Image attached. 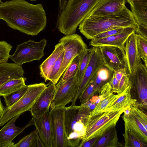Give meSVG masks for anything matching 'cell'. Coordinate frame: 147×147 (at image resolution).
I'll return each mask as SVG.
<instances>
[{
  "mask_svg": "<svg viewBox=\"0 0 147 147\" xmlns=\"http://www.w3.org/2000/svg\"><path fill=\"white\" fill-rule=\"evenodd\" d=\"M0 19L11 28L28 35L36 36L45 28L47 18L41 4L25 0H12L0 3Z\"/></svg>",
  "mask_w": 147,
  "mask_h": 147,
  "instance_id": "6da1fadb",
  "label": "cell"
},
{
  "mask_svg": "<svg viewBox=\"0 0 147 147\" xmlns=\"http://www.w3.org/2000/svg\"><path fill=\"white\" fill-rule=\"evenodd\" d=\"M137 24L131 11L126 6L118 13L91 18H84L78 26L80 32L88 39L108 30L129 27L136 28Z\"/></svg>",
  "mask_w": 147,
  "mask_h": 147,
  "instance_id": "7a4b0ae2",
  "label": "cell"
},
{
  "mask_svg": "<svg viewBox=\"0 0 147 147\" xmlns=\"http://www.w3.org/2000/svg\"><path fill=\"white\" fill-rule=\"evenodd\" d=\"M100 0H68L57 17V27L65 35L74 34L80 24Z\"/></svg>",
  "mask_w": 147,
  "mask_h": 147,
  "instance_id": "3957f363",
  "label": "cell"
},
{
  "mask_svg": "<svg viewBox=\"0 0 147 147\" xmlns=\"http://www.w3.org/2000/svg\"><path fill=\"white\" fill-rule=\"evenodd\" d=\"M88 115L87 111L80 106L65 107L64 124L68 147H79L85 133V123Z\"/></svg>",
  "mask_w": 147,
  "mask_h": 147,
  "instance_id": "277c9868",
  "label": "cell"
},
{
  "mask_svg": "<svg viewBox=\"0 0 147 147\" xmlns=\"http://www.w3.org/2000/svg\"><path fill=\"white\" fill-rule=\"evenodd\" d=\"M47 86L43 83L28 85L27 91L18 101L11 107L5 108L0 119V127L15 116L29 110Z\"/></svg>",
  "mask_w": 147,
  "mask_h": 147,
  "instance_id": "5b68a950",
  "label": "cell"
},
{
  "mask_svg": "<svg viewBox=\"0 0 147 147\" xmlns=\"http://www.w3.org/2000/svg\"><path fill=\"white\" fill-rule=\"evenodd\" d=\"M125 108L119 111H104L90 117H86V131L82 142L100 136L109 128L116 126Z\"/></svg>",
  "mask_w": 147,
  "mask_h": 147,
  "instance_id": "8992f818",
  "label": "cell"
},
{
  "mask_svg": "<svg viewBox=\"0 0 147 147\" xmlns=\"http://www.w3.org/2000/svg\"><path fill=\"white\" fill-rule=\"evenodd\" d=\"M129 85L131 98L136 100L133 106L146 111L147 67L144 64L138 65L133 74L129 76Z\"/></svg>",
  "mask_w": 147,
  "mask_h": 147,
  "instance_id": "52a82bcc",
  "label": "cell"
},
{
  "mask_svg": "<svg viewBox=\"0 0 147 147\" xmlns=\"http://www.w3.org/2000/svg\"><path fill=\"white\" fill-rule=\"evenodd\" d=\"M47 43L45 39L39 42L29 40L18 45L10 58L14 63L21 65L34 60L39 61L45 55L44 51Z\"/></svg>",
  "mask_w": 147,
  "mask_h": 147,
  "instance_id": "ba28073f",
  "label": "cell"
},
{
  "mask_svg": "<svg viewBox=\"0 0 147 147\" xmlns=\"http://www.w3.org/2000/svg\"><path fill=\"white\" fill-rule=\"evenodd\" d=\"M59 42L63 46V57L61 68L57 76V82L73 59L88 49L82 38L77 34L67 35L61 38Z\"/></svg>",
  "mask_w": 147,
  "mask_h": 147,
  "instance_id": "9c48e42d",
  "label": "cell"
},
{
  "mask_svg": "<svg viewBox=\"0 0 147 147\" xmlns=\"http://www.w3.org/2000/svg\"><path fill=\"white\" fill-rule=\"evenodd\" d=\"M79 85L76 76L55 86V94L50 108H59L65 107L72 102L76 94Z\"/></svg>",
  "mask_w": 147,
  "mask_h": 147,
  "instance_id": "30bf717a",
  "label": "cell"
},
{
  "mask_svg": "<svg viewBox=\"0 0 147 147\" xmlns=\"http://www.w3.org/2000/svg\"><path fill=\"white\" fill-rule=\"evenodd\" d=\"M104 65L99 47H93L88 63L79 85L76 96L71 102V105H75L76 100L79 99L97 71Z\"/></svg>",
  "mask_w": 147,
  "mask_h": 147,
  "instance_id": "8fae6325",
  "label": "cell"
},
{
  "mask_svg": "<svg viewBox=\"0 0 147 147\" xmlns=\"http://www.w3.org/2000/svg\"><path fill=\"white\" fill-rule=\"evenodd\" d=\"M65 107L50 108L53 135V147H68L64 124Z\"/></svg>",
  "mask_w": 147,
  "mask_h": 147,
  "instance_id": "7c38bea8",
  "label": "cell"
},
{
  "mask_svg": "<svg viewBox=\"0 0 147 147\" xmlns=\"http://www.w3.org/2000/svg\"><path fill=\"white\" fill-rule=\"evenodd\" d=\"M124 68L129 76L142 63L137 49L136 34L132 33L125 41L124 47Z\"/></svg>",
  "mask_w": 147,
  "mask_h": 147,
  "instance_id": "4fadbf2b",
  "label": "cell"
},
{
  "mask_svg": "<svg viewBox=\"0 0 147 147\" xmlns=\"http://www.w3.org/2000/svg\"><path fill=\"white\" fill-rule=\"evenodd\" d=\"M32 118L33 125L45 147H53V135L49 109L39 117Z\"/></svg>",
  "mask_w": 147,
  "mask_h": 147,
  "instance_id": "5bb4252c",
  "label": "cell"
},
{
  "mask_svg": "<svg viewBox=\"0 0 147 147\" xmlns=\"http://www.w3.org/2000/svg\"><path fill=\"white\" fill-rule=\"evenodd\" d=\"M126 0H100L85 17L91 18L120 12L124 9Z\"/></svg>",
  "mask_w": 147,
  "mask_h": 147,
  "instance_id": "9a60e30c",
  "label": "cell"
},
{
  "mask_svg": "<svg viewBox=\"0 0 147 147\" xmlns=\"http://www.w3.org/2000/svg\"><path fill=\"white\" fill-rule=\"evenodd\" d=\"M132 27L125 28L121 33L107 37L90 40L89 45L93 47L111 46L117 47L121 51L123 57L124 44L129 37L135 32Z\"/></svg>",
  "mask_w": 147,
  "mask_h": 147,
  "instance_id": "2e32d148",
  "label": "cell"
},
{
  "mask_svg": "<svg viewBox=\"0 0 147 147\" xmlns=\"http://www.w3.org/2000/svg\"><path fill=\"white\" fill-rule=\"evenodd\" d=\"M21 114L17 115L11 119L0 130V147H11L14 143L12 140L28 127L33 125V119L28 124L22 127H17L15 122Z\"/></svg>",
  "mask_w": 147,
  "mask_h": 147,
  "instance_id": "e0dca14e",
  "label": "cell"
},
{
  "mask_svg": "<svg viewBox=\"0 0 147 147\" xmlns=\"http://www.w3.org/2000/svg\"><path fill=\"white\" fill-rule=\"evenodd\" d=\"M99 47L105 66L113 71L124 67L123 55L120 49L111 46Z\"/></svg>",
  "mask_w": 147,
  "mask_h": 147,
  "instance_id": "ac0fdd59",
  "label": "cell"
},
{
  "mask_svg": "<svg viewBox=\"0 0 147 147\" xmlns=\"http://www.w3.org/2000/svg\"><path fill=\"white\" fill-rule=\"evenodd\" d=\"M55 86L52 83L49 84L38 98L29 110L32 117H38L49 109L55 94Z\"/></svg>",
  "mask_w": 147,
  "mask_h": 147,
  "instance_id": "d6986e66",
  "label": "cell"
},
{
  "mask_svg": "<svg viewBox=\"0 0 147 147\" xmlns=\"http://www.w3.org/2000/svg\"><path fill=\"white\" fill-rule=\"evenodd\" d=\"M64 51L63 46L59 42L55 46L54 50L39 67L40 74L45 82L48 78L52 68L56 60Z\"/></svg>",
  "mask_w": 147,
  "mask_h": 147,
  "instance_id": "ffe728a7",
  "label": "cell"
},
{
  "mask_svg": "<svg viewBox=\"0 0 147 147\" xmlns=\"http://www.w3.org/2000/svg\"><path fill=\"white\" fill-rule=\"evenodd\" d=\"M136 100L131 98L129 86L106 108L104 111H121L127 106H133Z\"/></svg>",
  "mask_w": 147,
  "mask_h": 147,
  "instance_id": "44dd1931",
  "label": "cell"
},
{
  "mask_svg": "<svg viewBox=\"0 0 147 147\" xmlns=\"http://www.w3.org/2000/svg\"><path fill=\"white\" fill-rule=\"evenodd\" d=\"M130 5L137 24L147 27V0H133Z\"/></svg>",
  "mask_w": 147,
  "mask_h": 147,
  "instance_id": "7402d4cb",
  "label": "cell"
},
{
  "mask_svg": "<svg viewBox=\"0 0 147 147\" xmlns=\"http://www.w3.org/2000/svg\"><path fill=\"white\" fill-rule=\"evenodd\" d=\"M122 117L125 124L139 138L147 143V129L131 111L128 116L123 115Z\"/></svg>",
  "mask_w": 147,
  "mask_h": 147,
  "instance_id": "603a6c76",
  "label": "cell"
},
{
  "mask_svg": "<svg viewBox=\"0 0 147 147\" xmlns=\"http://www.w3.org/2000/svg\"><path fill=\"white\" fill-rule=\"evenodd\" d=\"M115 126L110 128L100 136L93 147L123 146L119 142Z\"/></svg>",
  "mask_w": 147,
  "mask_h": 147,
  "instance_id": "cb8c5ba5",
  "label": "cell"
},
{
  "mask_svg": "<svg viewBox=\"0 0 147 147\" xmlns=\"http://www.w3.org/2000/svg\"><path fill=\"white\" fill-rule=\"evenodd\" d=\"M26 80L23 76L9 80L0 87V96L7 95L20 89L26 85Z\"/></svg>",
  "mask_w": 147,
  "mask_h": 147,
  "instance_id": "d4e9b609",
  "label": "cell"
},
{
  "mask_svg": "<svg viewBox=\"0 0 147 147\" xmlns=\"http://www.w3.org/2000/svg\"><path fill=\"white\" fill-rule=\"evenodd\" d=\"M113 72L104 65L97 71L94 77V82L98 93L102 86L109 82Z\"/></svg>",
  "mask_w": 147,
  "mask_h": 147,
  "instance_id": "484cf974",
  "label": "cell"
},
{
  "mask_svg": "<svg viewBox=\"0 0 147 147\" xmlns=\"http://www.w3.org/2000/svg\"><path fill=\"white\" fill-rule=\"evenodd\" d=\"M125 132L123 134L125 143L124 147H147V143L135 134L125 124Z\"/></svg>",
  "mask_w": 147,
  "mask_h": 147,
  "instance_id": "4316f807",
  "label": "cell"
},
{
  "mask_svg": "<svg viewBox=\"0 0 147 147\" xmlns=\"http://www.w3.org/2000/svg\"><path fill=\"white\" fill-rule=\"evenodd\" d=\"M92 49V47L88 49L79 55L80 62L76 76L80 84L87 66Z\"/></svg>",
  "mask_w": 147,
  "mask_h": 147,
  "instance_id": "83f0119b",
  "label": "cell"
},
{
  "mask_svg": "<svg viewBox=\"0 0 147 147\" xmlns=\"http://www.w3.org/2000/svg\"><path fill=\"white\" fill-rule=\"evenodd\" d=\"M118 96L119 94H115L113 93L107 97L103 98L97 104L94 109L87 117H90L104 112L107 107L114 101Z\"/></svg>",
  "mask_w": 147,
  "mask_h": 147,
  "instance_id": "f1b7e54d",
  "label": "cell"
},
{
  "mask_svg": "<svg viewBox=\"0 0 147 147\" xmlns=\"http://www.w3.org/2000/svg\"><path fill=\"white\" fill-rule=\"evenodd\" d=\"M80 62L79 55L75 57L67 66L58 83H62L76 76Z\"/></svg>",
  "mask_w": 147,
  "mask_h": 147,
  "instance_id": "f546056e",
  "label": "cell"
},
{
  "mask_svg": "<svg viewBox=\"0 0 147 147\" xmlns=\"http://www.w3.org/2000/svg\"><path fill=\"white\" fill-rule=\"evenodd\" d=\"M136 45L139 56L147 67V38L136 34Z\"/></svg>",
  "mask_w": 147,
  "mask_h": 147,
  "instance_id": "4dcf8cb0",
  "label": "cell"
},
{
  "mask_svg": "<svg viewBox=\"0 0 147 147\" xmlns=\"http://www.w3.org/2000/svg\"><path fill=\"white\" fill-rule=\"evenodd\" d=\"M28 88V85H26L20 89L3 96L6 107H11L18 101L24 94Z\"/></svg>",
  "mask_w": 147,
  "mask_h": 147,
  "instance_id": "1f68e13d",
  "label": "cell"
},
{
  "mask_svg": "<svg viewBox=\"0 0 147 147\" xmlns=\"http://www.w3.org/2000/svg\"><path fill=\"white\" fill-rule=\"evenodd\" d=\"M11 147H37L35 130L24 137L16 144L13 143Z\"/></svg>",
  "mask_w": 147,
  "mask_h": 147,
  "instance_id": "d6a6232c",
  "label": "cell"
},
{
  "mask_svg": "<svg viewBox=\"0 0 147 147\" xmlns=\"http://www.w3.org/2000/svg\"><path fill=\"white\" fill-rule=\"evenodd\" d=\"M94 79V77L79 98L81 105L88 101L96 94H99L95 86Z\"/></svg>",
  "mask_w": 147,
  "mask_h": 147,
  "instance_id": "836d02e7",
  "label": "cell"
},
{
  "mask_svg": "<svg viewBox=\"0 0 147 147\" xmlns=\"http://www.w3.org/2000/svg\"><path fill=\"white\" fill-rule=\"evenodd\" d=\"M12 46L6 41L0 40V64L7 62Z\"/></svg>",
  "mask_w": 147,
  "mask_h": 147,
  "instance_id": "e575fe53",
  "label": "cell"
},
{
  "mask_svg": "<svg viewBox=\"0 0 147 147\" xmlns=\"http://www.w3.org/2000/svg\"><path fill=\"white\" fill-rule=\"evenodd\" d=\"M63 57V52L57 59L53 66L49 77L48 80L55 85L57 82L56 80V77L61 68Z\"/></svg>",
  "mask_w": 147,
  "mask_h": 147,
  "instance_id": "d590c367",
  "label": "cell"
},
{
  "mask_svg": "<svg viewBox=\"0 0 147 147\" xmlns=\"http://www.w3.org/2000/svg\"><path fill=\"white\" fill-rule=\"evenodd\" d=\"M14 78L11 70L7 66L0 64V87L9 80Z\"/></svg>",
  "mask_w": 147,
  "mask_h": 147,
  "instance_id": "8d00e7d4",
  "label": "cell"
},
{
  "mask_svg": "<svg viewBox=\"0 0 147 147\" xmlns=\"http://www.w3.org/2000/svg\"><path fill=\"white\" fill-rule=\"evenodd\" d=\"M131 111L147 129V116L144 111L134 106H131Z\"/></svg>",
  "mask_w": 147,
  "mask_h": 147,
  "instance_id": "74e56055",
  "label": "cell"
},
{
  "mask_svg": "<svg viewBox=\"0 0 147 147\" xmlns=\"http://www.w3.org/2000/svg\"><path fill=\"white\" fill-rule=\"evenodd\" d=\"M129 76L127 72L124 74L119 82L117 94L122 92L129 86Z\"/></svg>",
  "mask_w": 147,
  "mask_h": 147,
  "instance_id": "f35d334b",
  "label": "cell"
},
{
  "mask_svg": "<svg viewBox=\"0 0 147 147\" xmlns=\"http://www.w3.org/2000/svg\"><path fill=\"white\" fill-rule=\"evenodd\" d=\"M125 28H119L108 30L98 35L94 39H100L120 33L123 31Z\"/></svg>",
  "mask_w": 147,
  "mask_h": 147,
  "instance_id": "ab89813d",
  "label": "cell"
},
{
  "mask_svg": "<svg viewBox=\"0 0 147 147\" xmlns=\"http://www.w3.org/2000/svg\"><path fill=\"white\" fill-rule=\"evenodd\" d=\"M113 93L109 82L103 85L100 89L99 95L102 96L103 98H105Z\"/></svg>",
  "mask_w": 147,
  "mask_h": 147,
  "instance_id": "60d3db41",
  "label": "cell"
},
{
  "mask_svg": "<svg viewBox=\"0 0 147 147\" xmlns=\"http://www.w3.org/2000/svg\"><path fill=\"white\" fill-rule=\"evenodd\" d=\"M112 92L118 93L119 82L115 77L114 72L109 82Z\"/></svg>",
  "mask_w": 147,
  "mask_h": 147,
  "instance_id": "b9f144b4",
  "label": "cell"
},
{
  "mask_svg": "<svg viewBox=\"0 0 147 147\" xmlns=\"http://www.w3.org/2000/svg\"><path fill=\"white\" fill-rule=\"evenodd\" d=\"M135 33L147 38V27L137 24Z\"/></svg>",
  "mask_w": 147,
  "mask_h": 147,
  "instance_id": "7bdbcfd3",
  "label": "cell"
},
{
  "mask_svg": "<svg viewBox=\"0 0 147 147\" xmlns=\"http://www.w3.org/2000/svg\"><path fill=\"white\" fill-rule=\"evenodd\" d=\"M100 136H97L92 138L87 141L82 142L79 147H91L96 143Z\"/></svg>",
  "mask_w": 147,
  "mask_h": 147,
  "instance_id": "ee69618b",
  "label": "cell"
},
{
  "mask_svg": "<svg viewBox=\"0 0 147 147\" xmlns=\"http://www.w3.org/2000/svg\"><path fill=\"white\" fill-rule=\"evenodd\" d=\"M113 72L115 77L119 82L124 74L127 71L125 68L123 67Z\"/></svg>",
  "mask_w": 147,
  "mask_h": 147,
  "instance_id": "f6af8a7d",
  "label": "cell"
},
{
  "mask_svg": "<svg viewBox=\"0 0 147 147\" xmlns=\"http://www.w3.org/2000/svg\"><path fill=\"white\" fill-rule=\"evenodd\" d=\"M68 0H59V6L58 15L63 11L67 4Z\"/></svg>",
  "mask_w": 147,
  "mask_h": 147,
  "instance_id": "bcb514c9",
  "label": "cell"
},
{
  "mask_svg": "<svg viewBox=\"0 0 147 147\" xmlns=\"http://www.w3.org/2000/svg\"><path fill=\"white\" fill-rule=\"evenodd\" d=\"M37 147H45L44 144L40 139L37 131L35 130Z\"/></svg>",
  "mask_w": 147,
  "mask_h": 147,
  "instance_id": "7dc6e473",
  "label": "cell"
},
{
  "mask_svg": "<svg viewBox=\"0 0 147 147\" xmlns=\"http://www.w3.org/2000/svg\"><path fill=\"white\" fill-rule=\"evenodd\" d=\"M131 111V106H127L124 111V114L123 115L126 117L128 116L130 114Z\"/></svg>",
  "mask_w": 147,
  "mask_h": 147,
  "instance_id": "c3c4849f",
  "label": "cell"
},
{
  "mask_svg": "<svg viewBox=\"0 0 147 147\" xmlns=\"http://www.w3.org/2000/svg\"><path fill=\"white\" fill-rule=\"evenodd\" d=\"M5 108V107L4 106L1 101L0 97V119L2 116L4 110Z\"/></svg>",
  "mask_w": 147,
  "mask_h": 147,
  "instance_id": "681fc988",
  "label": "cell"
},
{
  "mask_svg": "<svg viewBox=\"0 0 147 147\" xmlns=\"http://www.w3.org/2000/svg\"><path fill=\"white\" fill-rule=\"evenodd\" d=\"M127 2L129 4H130L133 0H126Z\"/></svg>",
  "mask_w": 147,
  "mask_h": 147,
  "instance_id": "f907efd6",
  "label": "cell"
},
{
  "mask_svg": "<svg viewBox=\"0 0 147 147\" xmlns=\"http://www.w3.org/2000/svg\"><path fill=\"white\" fill-rule=\"evenodd\" d=\"M29 0L31 1H36L37 0Z\"/></svg>",
  "mask_w": 147,
  "mask_h": 147,
  "instance_id": "816d5d0a",
  "label": "cell"
},
{
  "mask_svg": "<svg viewBox=\"0 0 147 147\" xmlns=\"http://www.w3.org/2000/svg\"><path fill=\"white\" fill-rule=\"evenodd\" d=\"M1 0H0V2H1Z\"/></svg>",
  "mask_w": 147,
  "mask_h": 147,
  "instance_id": "f5cc1de1",
  "label": "cell"
}]
</instances>
